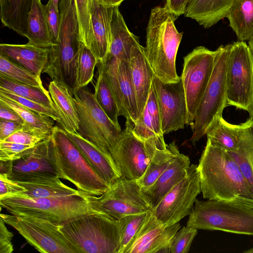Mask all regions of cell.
Wrapping results in <instances>:
<instances>
[{
    "label": "cell",
    "mask_w": 253,
    "mask_h": 253,
    "mask_svg": "<svg viewBox=\"0 0 253 253\" xmlns=\"http://www.w3.org/2000/svg\"><path fill=\"white\" fill-rule=\"evenodd\" d=\"M197 168L204 198L253 208V190L227 151L207 140Z\"/></svg>",
    "instance_id": "6da1fadb"
},
{
    "label": "cell",
    "mask_w": 253,
    "mask_h": 253,
    "mask_svg": "<svg viewBox=\"0 0 253 253\" xmlns=\"http://www.w3.org/2000/svg\"><path fill=\"white\" fill-rule=\"evenodd\" d=\"M178 17L165 6L153 8L146 28L145 51L154 75L165 83L179 81L176 57L183 32L174 24Z\"/></svg>",
    "instance_id": "7a4b0ae2"
},
{
    "label": "cell",
    "mask_w": 253,
    "mask_h": 253,
    "mask_svg": "<svg viewBox=\"0 0 253 253\" xmlns=\"http://www.w3.org/2000/svg\"><path fill=\"white\" fill-rule=\"evenodd\" d=\"M50 140L51 158L58 177L71 182L78 190L93 196H100L109 188L63 128L54 126Z\"/></svg>",
    "instance_id": "3957f363"
},
{
    "label": "cell",
    "mask_w": 253,
    "mask_h": 253,
    "mask_svg": "<svg viewBox=\"0 0 253 253\" xmlns=\"http://www.w3.org/2000/svg\"><path fill=\"white\" fill-rule=\"evenodd\" d=\"M78 253H119V220L100 212L88 214L59 225Z\"/></svg>",
    "instance_id": "277c9868"
},
{
    "label": "cell",
    "mask_w": 253,
    "mask_h": 253,
    "mask_svg": "<svg viewBox=\"0 0 253 253\" xmlns=\"http://www.w3.org/2000/svg\"><path fill=\"white\" fill-rule=\"evenodd\" d=\"M0 204L10 214L25 215L61 225L78 217L98 212L80 196L60 199L32 198L23 193L0 199Z\"/></svg>",
    "instance_id": "5b68a950"
},
{
    "label": "cell",
    "mask_w": 253,
    "mask_h": 253,
    "mask_svg": "<svg viewBox=\"0 0 253 253\" xmlns=\"http://www.w3.org/2000/svg\"><path fill=\"white\" fill-rule=\"evenodd\" d=\"M187 226L253 235V208L224 201L196 199Z\"/></svg>",
    "instance_id": "8992f818"
},
{
    "label": "cell",
    "mask_w": 253,
    "mask_h": 253,
    "mask_svg": "<svg viewBox=\"0 0 253 253\" xmlns=\"http://www.w3.org/2000/svg\"><path fill=\"white\" fill-rule=\"evenodd\" d=\"M231 44L220 45L215 50L214 65L208 84L197 108L191 126L193 145L206 134L207 130L227 105L226 69Z\"/></svg>",
    "instance_id": "52a82bcc"
},
{
    "label": "cell",
    "mask_w": 253,
    "mask_h": 253,
    "mask_svg": "<svg viewBox=\"0 0 253 253\" xmlns=\"http://www.w3.org/2000/svg\"><path fill=\"white\" fill-rule=\"evenodd\" d=\"M73 96L79 120L78 132L113 159L110 151L122 130L108 118L86 86L80 88Z\"/></svg>",
    "instance_id": "ba28073f"
},
{
    "label": "cell",
    "mask_w": 253,
    "mask_h": 253,
    "mask_svg": "<svg viewBox=\"0 0 253 253\" xmlns=\"http://www.w3.org/2000/svg\"><path fill=\"white\" fill-rule=\"evenodd\" d=\"M83 194L95 211L117 220L153 209L137 180L121 178L98 196Z\"/></svg>",
    "instance_id": "9c48e42d"
},
{
    "label": "cell",
    "mask_w": 253,
    "mask_h": 253,
    "mask_svg": "<svg viewBox=\"0 0 253 253\" xmlns=\"http://www.w3.org/2000/svg\"><path fill=\"white\" fill-rule=\"evenodd\" d=\"M0 218L42 253H78L74 246L48 220L25 215L0 213Z\"/></svg>",
    "instance_id": "30bf717a"
},
{
    "label": "cell",
    "mask_w": 253,
    "mask_h": 253,
    "mask_svg": "<svg viewBox=\"0 0 253 253\" xmlns=\"http://www.w3.org/2000/svg\"><path fill=\"white\" fill-rule=\"evenodd\" d=\"M226 81L227 105L248 112L253 102V57L244 41L231 45Z\"/></svg>",
    "instance_id": "8fae6325"
},
{
    "label": "cell",
    "mask_w": 253,
    "mask_h": 253,
    "mask_svg": "<svg viewBox=\"0 0 253 253\" xmlns=\"http://www.w3.org/2000/svg\"><path fill=\"white\" fill-rule=\"evenodd\" d=\"M216 51L200 46L184 57L180 76L185 92L187 110V126H192L197 108L211 78Z\"/></svg>",
    "instance_id": "7c38bea8"
},
{
    "label": "cell",
    "mask_w": 253,
    "mask_h": 253,
    "mask_svg": "<svg viewBox=\"0 0 253 253\" xmlns=\"http://www.w3.org/2000/svg\"><path fill=\"white\" fill-rule=\"evenodd\" d=\"M201 192L197 165L192 164L185 178L152 209V213L164 227L173 225L189 215L196 197Z\"/></svg>",
    "instance_id": "4fadbf2b"
},
{
    "label": "cell",
    "mask_w": 253,
    "mask_h": 253,
    "mask_svg": "<svg viewBox=\"0 0 253 253\" xmlns=\"http://www.w3.org/2000/svg\"><path fill=\"white\" fill-rule=\"evenodd\" d=\"M147 146L134 133L132 123L126 120L125 128L110 153L121 178L138 180L144 174L156 150Z\"/></svg>",
    "instance_id": "5bb4252c"
},
{
    "label": "cell",
    "mask_w": 253,
    "mask_h": 253,
    "mask_svg": "<svg viewBox=\"0 0 253 253\" xmlns=\"http://www.w3.org/2000/svg\"><path fill=\"white\" fill-rule=\"evenodd\" d=\"M153 82L164 134L184 128L188 123V110L181 79L165 83L154 75Z\"/></svg>",
    "instance_id": "9a60e30c"
},
{
    "label": "cell",
    "mask_w": 253,
    "mask_h": 253,
    "mask_svg": "<svg viewBox=\"0 0 253 253\" xmlns=\"http://www.w3.org/2000/svg\"><path fill=\"white\" fill-rule=\"evenodd\" d=\"M8 177L25 188L24 193L32 198L60 199L82 195V191L68 186L56 175L11 173Z\"/></svg>",
    "instance_id": "2e32d148"
},
{
    "label": "cell",
    "mask_w": 253,
    "mask_h": 253,
    "mask_svg": "<svg viewBox=\"0 0 253 253\" xmlns=\"http://www.w3.org/2000/svg\"><path fill=\"white\" fill-rule=\"evenodd\" d=\"M135 135L147 146L155 149L167 148L162 124L158 99L155 94L149 95L146 106L139 119L133 125Z\"/></svg>",
    "instance_id": "e0dca14e"
},
{
    "label": "cell",
    "mask_w": 253,
    "mask_h": 253,
    "mask_svg": "<svg viewBox=\"0 0 253 253\" xmlns=\"http://www.w3.org/2000/svg\"><path fill=\"white\" fill-rule=\"evenodd\" d=\"M128 61L140 115L146 106L154 74L146 58L145 47L139 41L133 45Z\"/></svg>",
    "instance_id": "ac0fdd59"
},
{
    "label": "cell",
    "mask_w": 253,
    "mask_h": 253,
    "mask_svg": "<svg viewBox=\"0 0 253 253\" xmlns=\"http://www.w3.org/2000/svg\"><path fill=\"white\" fill-rule=\"evenodd\" d=\"M113 7H105L97 0H91L90 15L92 41L89 49L98 62H103L109 52Z\"/></svg>",
    "instance_id": "d6986e66"
},
{
    "label": "cell",
    "mask_w": 253,
    "mask_h": 253,
    "mask_svg": "<svg viewBox=\"0 0 253 253\" xmlns=\"http://www.w3.org/2000/svg\"><path fill=\"white\" fill-rule=\"evenodd\" d=\"M66 132L90 167L110 186L121 178L113 159L107 157L78 132Z\"/></svg>",
    "instance_id": "ffe728a7"
},
{
    "label": "cell",
    "mask_w": 253,
    "mask_h": 253,
    "mask_svg": "<svg viewBox=\"0 0 253 253\" xmlns=\"http://www.w3.org/2000/svg\"><path fill=\"white\" fill-rule=\"evenodd\" d=\"M190 166L189 157L179 153L166 170L149 188L142 190L152 208L186 176Z\"/></svg>",
    "instance_id": "44dd1931"
},
{
    "label": "cell",
    "mask_w": 253,
    "mask_h": 253,
    "mask_svg": "<svg viewBox=\"0 0 253 253\" xmlns=\"http://www.w3.org/2000/svg\"><path fill=\"white\" fill-rule=\"evenodd\" d=\"M49 48L29 44L1 43L0 53L41 78L47 63Z\"/></svg>",
    "instance_id": "7402d4cb"
},
{
    "label": "cell",
    "mask_w": 253,
    "mask_h": 253,
    "mask_svg": "<svg viewBox=\"0 0 253 253\" xmlns=\"http://www.w3.org/2000/svg\"><path fill=\"white\" fill-rule=\"evenodd\" d=\"M119 6L113 7L111 22V41L106 61L120 63L128 60L133 45L139 41V37L130 32L121 13Z\"/></svg>",
    "instance_id": "603a6c76"
},
{
    "label": "cell",
    "mask_w": 253,
    "mask_h": 253,
    "mask_svg": "<svg viewBox=\"0 0 253 253\" xmlns=\"http://www.w3.org/2000/svg\"><path fill=\"white\" fill-rule=\"evenodd\" d=\"M48 91L60 118V125L65 131L77 132L79 123L74 97L65 84L52 80Z\"/></svg>",
    "instance_id": "cb8c5ba5"
},
{
    "label": "cell",
    "mask_w": 253,
    "mask_h": 253,
    "mask_svg": "<svg viewBox=\"0 0 253 253\" xmlns=\"http://www.w3.org/2000/svg\"><path fill=\"white\" fill-rule=\"evenodd\" d=\"M235 0H189L184 15L209 28L227 17Z\"/></svg>",
    "instance_id": "d4e9b609"
},
{
    "label": "cell",
    "mask_w": 253,
    "mask_h": 253,
    "mask_svg": "<svg viewBox=\"0 0 253 253\" xmlns=\"http://www.w3.org/2000/svg\"><path fill=\"white\" fill-rule=\"evenodd\" d=\"M31 173L57 175L51 158L50 137L37 144L29 154L13 161L12 173Z\"/></svg>",
    "instance_id": "484cf974"
},
{
    "label": "cell",
    "mask_w": 253,
    "mask_h": 253,
    "mask_svg": "<svg viewBox=\"0 0 253 253\" xmlns=\"http://www.w3.org/2000/svg\"><path fill=\"white\" fill-rule=\"evenodd\" d=\"M26 38L28 44L39 47L50 48L55 44L47 21L45 5L39 0H34L29 13Z\"/></svg>",
    "instance_id": "4316f807"
},
{
    "label": "cell",
    "mask_w": 253,
    "mask_h": 253,
    "mask_svg": "<svg viewBox=\"0 0 253 253\" xmlns=\"http://www.w3.org/2000/svg\"><path fill=\"white\" fill-rule=\"evenodd\" d=\"M34 0H0V17L3 26L26 37L27 20Z\"/></svg>",
    "instance_id": "83f0119b"
},
{
    "label": "cell",
    "mask_w": 253,
    "mask_h": 253,
    "mask_svg": "<svg viewBox=\"0 0 253 253\" xmlns=\"http://www.w3.org/2000/svg\"><path fill=\"white\" fill-rule=\"evenodd\" d=\"M227 18L240 41H249L253 37V0H235Z\"/></svg>",
    "instance_id": "f1b7e54d"
},
{
    "label": "cell",
    "mask_w": 253,
    "mask_h": 253,
    "mask_svg": "<svg viewBox=\"0 0 253 253\" xmlns=\"http://www.w3.org/2000/svg\"><path fill=\"white\" fill-rule=\"evenodd\" d=\"M0 101L15 111L23 121V129L33 132L47 139L51 137L54 120L50 117L37 113L0 95Z\"/></svg>",
    "instance_id": "f546056e"
},
{
    "label": "cell",
    "mask_w": 253,
    "mask_h": 253,
    "mask_svg": "<svg viewBox=\"0 0 253 253\" xmlns=\"http://www.w3.org/2000/svg\"><path fill=\"white\" fill-rule=\"evenodd\" d=\"M175 142L167 144L165 149H157L143 175L137 180L142 190L151 186L179 153Z\"/></svg>",
    "instance_id": "4dcf8cb0"
},
{
    "label": "cell",
    "mask_w": 253,
    "mask_h": 253,
    "mask_svg": "<svg viewBox=\"0 0 253 253\" xmlns=\"http://www.w3.org/2000/svg\"><path fill=\"white\" fill-rule=\"evenodd\" d=\"M117 77L122 102L126 114V120L134 124L139 119L140 113L128 60H123L119 63Z\"/></svg>",
    "instance_id": "1f68e13d"
},
{
    "label": "cell",
    "mask_w": 253,
    "mask_h": 253,
    "mask_svg": "<svg viewBox=\"0 0 253 253\" xmlns=\"http://www.w3.org/2000/svg\"><path fill=\"white\" fill-rule=\"evenodd\" d=\"M206 134L211 144L227 152L239 149L238 125L227 122L222 116L217 118L211 124Z\"/></svg>",
    "instance_id": "d6a6232c"
},
{
    "label": "cell",
    "mask_w": 253,
    "mask_h": 253,
    "mask_svg": "<svg viewBox=\"0 0 253 253\" xmlns=\"http://www.w3.org/2000/svg\"><path fill=\"white\" fill-rule=\"evenodd\" d=\"M98 76L94 86V96L99 105L108 118L120 130L118 122L119 108L101 63H97Z\"/></svg>",
    "instance_id": "836d02e7"
},
{
    "label": "cell",
    "mask_w": 253,
    "mask_h": 253,
    "mask_svg": "<svg viewBox=\"0 0 253 253\" xmlns=\"http://www.w3.org/2000/svg\"><path fill=\"white\" fill-rule=\"evenodd\" d=\"M0 88L56 109L48 91L31 86L0 74ZM57 111V110H56Z\"/></svg>",
    "instance_id": "e575fe53"
},
{
    "label": "cell",
    "mask_w": 253,
    "mask_h": 253,
    "mask_svg": "<svg viewBox=\"0 0 253 253\" xmlns=\"http://www.w3.org/2000/svg\"><path fill=\"white\" fill-rule=\"evenodd\" d=\"M152 210L147 212L128 215L119 220L121 227L119 253H126Z\"/></svg>",
    "instance_id": "d590c367"
},
{
    "label": "cell",
    "mask_w": 253,
    "mask_h": 253,
    "mask_svg": "<svg viewBox=\"0 0 253 253\" xmlns=\"http://www.w3.org/2000/svg\"><path fill=\"white\" fill-rule=\"evenodd\" d=\"M0 74L31 86L46 90L40 77L11 61L0 53Z\"/></svg>",
    "instance_id": "8d00e7d4"
},
{
    "label": "cell",
    "mask_w": 253,
    "mask_h": 253,
    "mask_svg": "<svg viewBox=\"0 0 253 253\" xmlns=\"http://www.w3.org/2000/svg\"><path fill=\"white\" fill-rule=\"evenodd\" d=\"M98 63L92 51L83 44L77 62L75 92L80 88L86 86L92 81L94 69Z\"/></svg>",
    "instance_id": "74e56055"
},
{
    "label": "cell",
    "mask_w": 253,
    "mask_h": 253,
    "mask_svg": "<svg viewBox=\"0 0 253 253\" xmlns=\"http://www.w3.org/2000/svg\"><path fill=\"white\" fill-rule=\"evenodd\" d=\"M165 227L154 216L152 210L126 253H140Z\"/></svg>",
    "instance_id": "f35d334b"
},
{
    "label": "cell",
    "mask_w": 253,
    "mask_h": 253,
    "mask_svg": "<svg viewBox=\"0 0 253 253\" xmlns=\"http://www.w3.org/2000/svg\"><path fill=\"white\" fill-rule=\"evenodd\" d=\"M92 0H74L82 42L90 48L92 41L90 15Z\"/></svg>",
    "instance_id": "ab89813d"
},
{
    "label": "cell",
    "mask_w": 253,
    "mask_h": 253,
    "mask_svg": "<svg viewBox=\"0 0 253 253\" xmlns=\"http://www.w3.org/2000/svg\"><path fill=\"white\" fill-rule=\"evenodd\" d=\"M180 227L179 222L166 227L142 249L140 253H168L170 241Z\"/></svg>",
    "instance_id": "60d3db41"
},
{
    "label": "cell",
    "mask_w": 253,
    "mask_h": 253,
    "mask_svg": "<svg viewBox=\"0 0 253 253\" xmlns=\"http://www.w3.org/2000/svg\"><path fill=\"white\" fill-rule=\"evenodd\" d=\"M197 232V229L188 226L179 229L170 241L168 253H188Z\"/></svg>",
    "instance_id": "b9f144b4"
},
{
    "label": "cell",
    "mask_w": 253,
    "mask_h": 253,
    "mask_svg": "<svg viewBox=\"0 0 253 253\" xmlns=\"http://www.w3.org/2000/svg\"><path fill=\"white\" fill-rule=\"evenodd\" d=\"M0 95L4 96L21 105L31 109L37 113L47 116L54 121L60 122V118L57 111L36 101L27 99L12 92H10L0 88Z\"/></svg>",
    "instance_id": "7bdbcfd3"
},
{
    "label": "cell",
    "mask_w": 253,
    "mask_h": 253,
    "mask_svg": "<svg viewBox=\"0 0 253 253\" xmlns=\"http://www.w3.org/2000/svg\"><path fill=\"white\" fill-rule=\"evenodd\" d=\"M36 146L0 141V161H14L19 160L32 152Z\"/></svg>",
    "instance_id": "ee69618b"
},
{
    "label": "cell",
    "mask_w": 253,
    "mask_h": 253,
    "mask_svg": "<svg viewBox=\"0 0 253 253\" xmlns=\"http://www.w3.org/2000/svg\"><path fill=\"white\" fill-rule=\"evenodd\" d=\"M228 152L238 164L243 175L253 190V169L250 162L251 154L241 148H239L237 151Z\"/></svg>",
    "instance_id": "f6af8a7d"
},
{
    "label": "cell",
    "mask_w": 253,
    "mask_h": 253,
    "mask_svg": "<svg viewBox=\"0 0 253 253\" xmlns=\"http://www.w3.org/2000/svg\"><path fill=\"white\" fill-rule=\"evenodd\" d=\"M239 148L251 154L253 152V119L238 125Z\"/></svg>",
    "instance_id": "bcb514c9"
},
{
    "label": "cell",
    "mask_w": 253,
    "mask_h": 253,
    "mask_svg": "<svg viewBox=\"0 0 253 253\" xmlns=\"http://www.w3.org/2000/svg\"><path fill=\"white\" fill-rule=\"evenodd\" d=\"M47 21L48 24L53 41L55 43L58 38L61 15L59 7L53 3L52 0H49L45 5Z\"/></svg>",
    "instance_id": "7dc6e473"
},
{
    "label": "cell",
    "mask_w": 253,
    "mask_h": 253,
    "mask_svg": "<svg viewBox=\"0 0 253 253\" xmlns=\"http://www.w3.org/2000/svg\"><path fill=\"white\" fill-rule=\"evenodd\" d=\"M47 139L45 137L33 132L22 129L12 134L3 141L26 145H37Z\"/></svg>",
    "instance_id": "c3c4849f"
},
{
    "label": "cell",
    "mask_w": 253,
    "mask_h": 253,
    "mask_svg": "<svg viewBox=\"0 0 253 253\" xmlns=\"http://www.w3.org/2000/svg\"><path fill=\"white\" fill-rule=\"evenodd\" d=\"M26 191L23 186L4 173H0V199L5 196L19 195Z\"/></svg>",
    "instance_id": "681fc988"
},
{
    "label": "cell",
    "mask_w": 253,
    "mask_h": 253,
    "mask_svg": "<svg viewBox=\"0 0 253 253\" xmlns=\"http://www.w3.org/2000/svg\"><path fill=\"white\" fill-rule=\"evenodd\" d=\"M5 223L0 218V253H12L13 235L6 227Z\"/></svg>",
    "instance_id": "f907efd6"
},
{
    "label": "cell",
    "mask_w": 253,
    "mask_h": 253,
    "mask_svg": "<svg viewBox=\"0 0 253 253\" xmlns=\"http://www.w3.org/2000/svg\"><path fill=\"white\" fill-rule=\"evenodd\" d=\"M24 128L23 123L0 119V141Z\"/></svg>",
    "instance_id": "816d5d0a"
},
{
    "label": "cell",
    "mask_w": 253,
    "mask_h": 253,
    "mask_svg": "<svg viewBox=\"0 0 253 253\" xmlns=\"http://www.w3.org/2000/svg\"><path fill=\"white\" fill-rule=\"evenodd\" d=\"M189 0H166L165 6L177 17L185 14Z\"/></svg>",
    "instance_id": "f5cc1de1"
},
{
    "label": "cell",
    "mask_w": 253,
    "mask_h": 253,
    "mask_svg": "<svg viewBox=\"0 0 253 253\" xmlns=\"http://www.w3.org/2000/svg\"><path fill=\"white\" fill-rule=\"evenodd\" d=\"M0 119L23 123L18 114L11 107L0 101Z\"/></svg>",
    "instance_id": "db71d44e"
},
{
    "label": "cell",
    "mask_w": 253,
    "mask_h": 253,
    "mask_svg": "<svg viewBox=\"0 0 253 253\" xmlns=\"http://www.w3.org/2000/svg\"><path fill=\"white\" fill-rule=\"evenodd\" d=\"M0 173H4L8 175H10L13 170V163L12 161H0Z\"/></svg>",
    "instance_id": "11a10c76"
},
{
    "label": "cell",
    "mask_w": 253,
    "mask_h": 253,
    "mask_svg": "<svg viewBox=\"0 0 253 253\" xmlns=\"http://www.w3.org/2000/svg\"><path fill=\"white\" fill-rule=\"evenodd\" d=\"M100 4L105 7L119 6L125 0H97Z\"/></svg>",
    "instance_id": "9f6ffc18"
},
{
    "label": "cell",
    "mask_w": 253,
    "mask_h": 253,
    "mask_svg": "<svg viewBox=\"0 0 253 253\" xmlns=\"http://www.w3.org/2000/svg\"><path fill=\"white\" fill-rule=\"evenodd\" d=\"M248 46L253 57V37L249 40Z\"/></svg>",
    "instance_id": "6f0895ef"
},
{
    "label": "cell",
    "mask_w": 253,
    "mask_h": 253,
    "mask_svg": "<svg viewBox=\"0 0 253 253\" xmlns=\"http://www.w3.org/2000/svg\"><path fill=\"white\" fill-rule=\"evenodd\" d=\"M248 112L250 113V117L253 119V102L249 109Z\"/></svg>",
    "instance_id": "680465c9"
},
{
    "label": "cell",
    "mask_w": 253,
    "mask_h": 253,
    "mask_svg": "<svg viewBox=\"0 0 253 253\" xmlns=\"http://www.w3.org/2000/svg\"><path fill=\"white\" fill-rule=\"evenodd\" d=\"M250 162L253 169V152L250 154Z\"/></svg>",
    "instance_id": "91938a15"
},
{
    "label": "cell",
    "mask_w": 253,
    "mask_h": 253,
    "mask_svg": "<svg viewBox=\"0 0 253 253\" xmlns=\"http://www.w3.org/2000/svg\"><path fill=\"white\" fill-rule=\"evenodd\" d=\"M60 0H52L54 4L57 7H58L59 2Z\"/></svg>",
    "instance_id": "94428289"
},
{
    "label": "cell",
    "mask_w": 253,
    "mask_h": 253,
    "mask_svg": "<svg viewBox=\"0 0 253 253\" xmlns=\"http://www.w3.org/2000/svg\"><path fill=\"white\" fill-rule=\"evenodd\" d=\"M244 253H253V248H252L251 249L249 250H248V251H246L244 252Z\"/></svg>",
    "instance_id": "6125c7cd"
},
{
    "label": "cell",
    "mask_w": 253,
    "mask_h": 253,
    "mask_svg": "<svg viewBox=\"0 0 253 253\" xmlns=\"http://www.w3.org/2000/svg\"><path fill=\"white\" fill-rule=\"evenodd\" d=\"M39 0L41 1V0Z\"/></svg>",
    "instance_id": "be15d7a7"
}]
</instances>
